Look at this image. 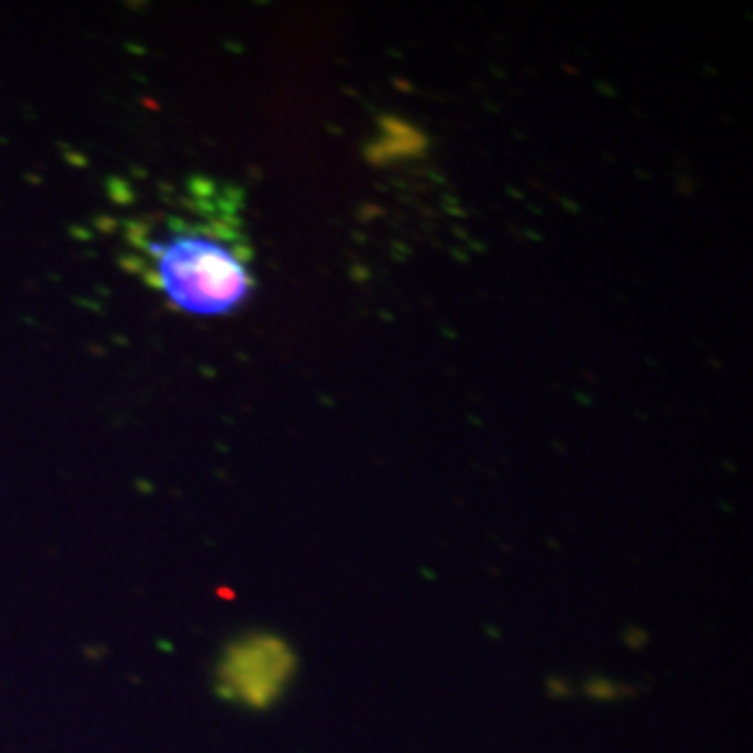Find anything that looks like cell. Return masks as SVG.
<instances>
[{"instance_id":"6da1fadb","label":"cell","mask_w":753,"mask_h":753,"mask_svg":"<svg viewBox=\"0 0 753 753\" xmlns=\"http://www.w3.org/2000/svg\"><path fill=\"white\" fill-rule=\"evenodd\" d=\"M165 298L190 316L218 318L234 313L254 291L243 257L204 232H176L151 243Z\"/></svg>"},{"instance_id":"7a4b0ae2","label":"cell","mask_w":753,"mask_h":753,"mask_svg":"<svg viewBox=\"0 0 753 753\" xmlns=\"http://www.w3.org/2000/svg\"><path fill=\"white\" fill-rule=\"evenodd\" d=\"M291 672V655L276 642H251L234 650L227 664V684L229 695L246 703L271 700Z\"/></svg>"}]
</instances>
